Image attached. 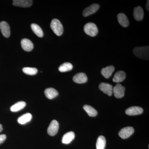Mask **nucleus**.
Here are the masks:
<instances>
[{"instance_id":"9b49d317","label":"nucleus","mask_w":149,"mask_h":149,"mask_svg":"<svg viewBox=\"0 0 149 149\" xmlns=\"http://www.w3.org/2000/svg\"><path fill=\"white\" fill-rule=\"evenodd\" d=\"M32 0H14L13 4L19 7L28 8L32 6Z\"/></svg>"},{"instance_id":"dca6fc26","label":"nucleus","mask_w":149,"mask_h":149,"mask_svg":"<svg viewBox=\"0 0 149 149\" xmlns=\"http://www.w3.org/2000/svg\"><path fill=\"white\" fill-rule=\"evenodd\" d=\"M75 138V134L72 131H70L65 134L62 139L63 143L68 144L70 143Z\"/></svg>"},{"instance_id":"0eeeda50","label":"nucleus","mask_w":149,"mask_h":149,"mask_svg":"<svg viewBox=\"0 0 149 149\" xmlns=\"http://www.w3.org/2000/svg\"><path fill=\"white\" fill-rule=\"evenodd\" d=\"M134 132V128L132 127H127L121 129L118 134L121 139H125L130 137Z\"/></svg>"},{"instance_id":"f257e3e1","label":"nucleus","mask_w":149,"mask_h":149,"mask_svg":"<svg viewBox=\"0 0 149 149\" xmlns=\"http://www.w3.org/2000/svg\"><path fill=\"white\" fill-rule=\"evenodd\" d=\"M133 53L139 58L143 60H149V46L135 48L133 49Z\"/></svg>"},{"instance_id":"f8f14e48","label":"nucleus","mask_w":149,"mask_h":149,"mask_svg":"<svg viewBox=\"0 0 149 149\" xmlns=\"http://www.w3.org/2000/svg\"><path fill=\"white\" fill-rule=\"evenodd\" d=\"M88 78L85 73L80 72L75 74L73 77V80L74 83L78 84H83L86 83Z\"/></svg>"},{"instance_id":"bb28decb","label":"nucleus","mask_w":149,"mask_h":149,"mask_svg":"<svg viewBox=\"0 0 149 149\" xmlns=\"http://www.w3.org/2000/svg\"><path fill=\"white\" fill-rule=\"evenodd\" d=\"M6 139V135L5 134L0 135V145L4 143Z\"/></svg>"},{"instance_id":"393cba45","label":"nucleus","mask_w":149,"mask_h":149,"mask_svg":"<svg viewBox=\"0 0 149 149\" xmlns=\"http://www.w3.org/2000/svg\"><path fill=\"white\" fill-rule=\"evenodd\" d=\"M73 66L71 63L66 62L61 64L58 68V70L61 72H66L72 70Z\"/></svg>"},{"instance_id":"20e7f679","label":"nucleus","mask_w":149,"mask_h":149,"mask_svg":"<svg viewBox=\"0 0 149 149\" xmlns=\"http://www.w3.org/2000/svg\"><path fill=\"white\" fill-rule=\"evenodd\" d=\"M125 88L121 84H117L113 89V93L116 98L123 97L125 94Z\"/></svg>"},{"instance_id":"a211bd4d","label":"nucleus","mask_w":149,"mask_h":149,"mask_svg":"<svg viewBox=\"0 0 149 149\" xmlns=\"http://www.w3.org/2000/svg\"><path fill=\"white\" fill-rule=\"evenodd\" d=\"M45 94L47 98L52 100L55 98L58 95V91L53 88H48L45 91Z\"/></svg>"},{"instance_id":"9d476101","label":"nucleus","mask_w":149,"mask_h":149,"mask_svg":"<svg viewBox=\"0 0 149 149\" xmlns=\"http://www.w3.org/2000/svg\"><path fill=\"white\" fill-rule=\"evenodd\" d=\"M143 110L139 107H132L128 108L125 110V113L128 116H136L142 114Z\"/></svg>"},{"instance_id":"412c9836","label":"nucleus","mask_w":149,"mask_h":149,"mask_svg":"<svg viewBox=\"0 0 149 149\" xmlns=\"http://www.w3.org/2000/svg\"><path fill=\"white\" fill-rule=\"evenodd\" d=\"M106 145V140L104 136H99L96 143L97 149H104Z\"/></svg>"},{"instance_id":"5701e85b","label":"nucleus","mask_w":149,"mask_h":149,"mask_svg":"<svg viewBox=\"0 0 149 149\" xmlns=\"http://www.w3.org/2000/svg\"><path fill=\"white\" fill-rule=\"evenodd\" d=\"M26 106V103L23 101L19 102L13 105L10 107L11 111L17 112L21 110L24 108Z\"/></svg>"},{"instance_id":"aec40b11","label":"nucleus","mask_w":149,"mask_h":149,"mask_svg":"<svg viewBox=\"0 0 149 149\" xmlns=\"http://www.w3.org/2000/svg\"><path fill=\"white\" fill-rule=\"evenodd\" d=\"M32 118V115L31 113H26L19 117L17 119V122L19 124L23 125L29 122Z\"/></svg>"},{"instance_id":"f03ea898","label":"nucleus","mask_w":149,"mask_h":149,"mask_svg":"<svg viewBox=\"0 0 149 149\" xmlns=\"http://www.w3.org/2000/svg\"><path fill=\"white\" fill-rule=\"evenodd\" d=\"M50 27L51 29L57 36H61L63 33V26L58 19H52Z\"/></svg>"},{"instance_id":"a878e982","label":"nucleus","mask_w":149,"mask_h":149,"mask_svg":"<svg viewBox=\"0 0 149 149\" xmlns=\"http://www.w3.org/2000/svg\"><path fill=\"white\" fill-rule=\"evenodd\" d=\"M22 71L28 75H33L37 74L38 70L35 68L24 67L22 69Z\"/></svg>"},{"instance_id":"f3484780","label":"nucleus","mask_w":149,"mask_h":149,"mask_svg":"<svg viewBox=\"0 0 149 149\" xmlns=\"http://www.w3.org/2000/svg\"><path fill=\"white\" fill-rule=\"evenodd\" d=\"M117 19L118 22L121 26L123 27H126L129 24V22L127 16L124 14L120 13L117 15Z\"/></svg>"},{"instance_id":"7ed1b4c3","label":"nucleus","mask_w":149,"mask_h":149,"mask_svg":"<svg viewBox=\"0 0 149 149\" xmlns=\"http://www.w3.org/2000/svg\"><path fill=\"white\" fill-rule=\"evenodd\" d=\"M84 32L87 35L93 37L98 33V29L95 24L92 22L87 23L84 27Z\"/></svg>"},{"instance_id":"39448f33","label":"nucleus","mask_w":149,"mask_h":149,"mask_svg":"<svg viewBox=\"0 0 149 149\" xmlns=\"http://www.w3.org/2000/svg\"><path fill=\"white\" fill-rule=\"evenodd\" d=\"M58 122L57 120H52L47 129V133L49 136H55L58 132L59 129Z\"/></svg>"},{"instance_id":"ddd939ff","label":"nucleus","mask_w":149,"mask_h":149,"mask_svg":"<svg viewBox=\"0 0 149 149\" xmlns=\"http://www.w3.org/2000/svg\"><path fill=\"white\" fill-rule=\"evenodd\" d=\"M21 45L22 49L26 52H30L34 47L33 43L29 39H22L21 41Z\"/></svg>"},{"instance_id":"6e6552de","label":"nucleus","mask_w":149,"mask_h":149,"mask_svg":"<svg viewBox=\"0 0 149 149\" xmlns=\"http://www.w3.org/2000/svg\"><path fill=\"white\" fill-rule=\"evenodd\" d=\"M99 89L103 93L107 94L108 95L111 96L113 94L112 85L109 83H102L100 84L99 86Z\"/></svg>"},{"instance_id":"4468645a","label":"nucleus","mask_w":149,"mask_h":149,"mask_svg":"<svg viewBox=\"0 0 149 149\" xmlns=\"http://www.w3.org/2000/svg\"><path fill=\"white\" fill-rule=\"evenodd\" d=\"M133 17L137 21H141L143 18L144 11L141 6L135 8L133 10Z\"/></svg>"},{"instance_id":"b1692460","label":"nucleus","mask_w":149,"mask_h":149,"mask_svg":"<svg viewBox=\"0 0 149 149\" xmlns=\"http://www.w3.org/2000/svg\"><path fill=\"white\" fill-rule=\"evenodd\" d=\"M31 27L33 32L37 36L39 37H43L44 34H43L42 30L38 24L33 23V24H31Z\"/></svg>"},{"instance_id":"1a4fd4ad","label":"nucleus","mask_w":149,"mask_h":149,"mask_svg":"<svg viewBox=\"0 0 149 149\" xmlns=\"http://www.w3.org/2000/svg\"><path fill=\"white\" fill-rule=\"evenodd\" d=\"M0 29L4 37L8 38L10 36V27L7 22L5 21H2L0 22Z\"/></svg>"},{"instance_id":"4be33fe9","label":"nucleus","mask_w":149,"mask_h":149,"mask_svg":"<svg viewBox=\"0 0 149 149\" xmlns=\"http://www.w3.org/2000/svg\"><path fill=\"white\" fill-rule=\"evenodd\" d=\"M83 109L87 113L88 115L91 117H95L98 114V112L95 108L88 105H85Z\"/></svg>"},{"instance_id":"423d86ee","label":"nucleus","mask_w":149,"mask_h":149,"mask_svg":"<svg viewBox=\"0 0 149 149\" xmlns=\"http://www.w3.org/2000/svg\"><path fill=\"white\" fill-rule=\"evenodd\" d=\"M100 5L98 4H93L90 6L86 8L83 12V15L85 17L91 15L95 13L100 8Z\"/></svg>"},{"instance_id":"c85d7f7f","label":"nucleus","mask_w":149,"mask_h":149,"mask_svg":"<svg viewBox=\"0 0 149 149\" xmlns=\"http://www.w3.org/2000/svg\"><path fill=\"white\" fill-rule=\"evenodd\" d=\"M3 129L2 125L0 124V133L2 131Z\"/></svg>"},{"instance_id":"cd10ccee","label":"nucleus","mask_w":149,"mask_h":149,"mask_svg":"<svg viewBox=\"0 0 149 149\" xmlns=\"http://www.w3.org/2000/svg\"><path fill=\"white\" fill-rule=\"evenodd\" d=\"M149 1H147V4H146V7L147 10L148 11L149 10Z\"/></svg>"},{"instance_id":"2eb2a0df","label":"nucleus","mask_w":149,"mask_h":149,"mask_svg":"<svg viewBox=\"0 0 149 149\" xmlns=\"http://www.w3.org/2000/svg\"><path fill=\"white\" fill-rule=\"evenodd\" d=\"M115 68L113 65H109L102 68L101 71L102 75L106 79H109L114 72Z\"/></svg>"},{"instance_id":"6ab92c4d","label":"nucleus","mask_w":149,"mask_h":149,"mask_svg":"<svg viewBox=\"0 0 149 149\" xmlns=\"http://www.w3.org/2000/svg\"><path fill=\"white\" fill-rule=\"evenodd\" d=\"M126 77V74L123 71H118L115 74L113 78V81L114 83H119L123 82Z\"/></svg>"}]
</instances>
